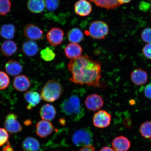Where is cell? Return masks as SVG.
Segmentation results:
<instances>
[{"instance_id":"cell-23","label":"cell","mask_w":151,"mask_h":151,"mask_svg":"<svg viewBox=\"0 0 151 151\" xmlns=\"http://www.w3.org/2000/svg\"><path fill=\"white\" fill-rule=\"evenodd\" d=\"M22 148L26 151H38L40 148L38 141L32 137H28L22 143Z\"/></svg>"},{"instance_id":"cell-40","label":"cell","mask_w":151,"mask_h":151,"mask_svg":"<svg viewBox=\"0 0 151 151\" xmlns=\"http://www.w3.org/2000/svg\"><path fill=\"white\" fill-rule=\"evenodd\" d=\"M24 124L26 126H29L32 124L31 121L29 120H27L24 122Z\"/></svg>"},{"instance_id":"cell-39","label":"cell","mask_w":151,"mask_h":151,"mask_svg":"<svg viewBox=\"0 0 151 151\" xmlns=\"http://www.w3.org/2000/svg\"><path fill=\"white\" fill-rule=\"evenodd\" d=\"M119 3L120 5L124 4L129 3L131 1V0H118Z\"/></svg>"},{"instance_id":"cell-11","label":"cell","mask_w":151,"mask_h":151,"mask_svg":"<svg viewBox=\"0 0 151 151\" xmlns=\"http://www.w3.org/2000/svg\"><path fill=\"white\" fill-rule=\"evenodd\" d=\"M75 11L81 16H88L92 11V7L89 2L86 0H79L75 3Z\"/></svg>"},{"instance_id":"cell-22","label":"cell","mask_w":151,"mask_h":151,"mask_svg":"<svg viewBox=\"0 0 151 151\" xmlns=\"http://www.w3.org/2000/svg\"><path fill=\"white\" fill-rule=\"evenodd\" d=\"M28 8L31 12L35 14L42 12L46 7L45 0H29Z\"/></svg>"},{"instance_id":"cell-1","label":"cell","mask_w":151,"mask_h":151,"mask_svg":"<svg viewBox=\"0 0 151 151\" xmlns=\"http://www.w3.org/2000/svg\"><path fill=\"white\" fill-rule=\"evenodd\" d=\"M101 65V61L94 60L87 55L71 60L68 65V68L72 75L69 80L77 84L94 87L100 86Z\"/></svg>"},{"instance_id":"cell-32","label":"cell","mask_w":151,"mask_h":151,"mask_svg":"<svg viewBox=\"0 0 151 151\" xmlns=\"http://www.w3.org/2000/svg\"><path fill=\"white\" fill-rule=\"evenodd\" d=\"M141 37L144 42L151 43V28H145L141 33Z\"/></svg>"},{"instance_id":"cell-26","label":"cell","mask_w":151,"mask_h":151,"mask_svg":"<svg viewBox=\"0 0 151 151\" xmlns=\"http://www.w3.org/2000/svg\"><path fill=\"white\" fill-rule=\"evenodd\" d=\"M16 31L13 24H4L0 29V34L2 37L7 39H11L14 37Z\"/></svg>"},{"instance_id":"cell-8","label":"cell","mask_w":151,"mask_h":151,"mask_svg":"<svg viewBox=\"0 0 151 151\" xmlns=\"http://www.w3.org/2000/svg\"><path fill=\"white\" fill-rule=\"evenodd\" d=\"M87 108L92 111L99 110L103 106L104 101L101 96L92 94L86 97L85 101Z\"/></svg>"},{"instance_id":"cell-35","label":"cell","mask_w":151,"mask_h":151,"mask_svg":"<svg viewBox=\"0 0 151 151\" xmlns=\"http://www.w3.org/2000/svg\"><path fill=\"white\" fill-rule=\"evenodd\" d=\"M144 93L146 97L151 99V83L147 85L145 88Z\"/></svg>"},{"instance_id":"cell-30","label":"cell","mask_w":151,"mask_h":151,"mask_svg":"<svg viewBox=\"0 0 151 151\" xmlns=\"http://www.w3.org/2000/svg\"><path fill=\"white\" fill-rule=\"evenodd\" d=\"M10 80L8 76L3 71H0V90H4L9 86Z\"/></svg>"},{"instance_id":"cell-33","label":"cell","mask_w":151,"mask_h":151,"mask_svg":"<svg viewBox=\"0 0 151 151\" xmlns=\"http://www.w3.org/2000/svg\"><path fill=\"white\" fill-rule=\"evenodd\" d=\"M9 139V135L6 129L0 128V147L3 146Z\"/></svg>"},{"instance_id":"cell-3","label":"cell","mask_w":151,"mask_h":151,"mask_svg":"<svg viewBox=\"0 0 151 151\" xmlns=\"http://www.w3.org/2000/svg\"><path fill=\"white\" fill-rule=\"evenodd\" d=\"M93 134L89 128H82L73 133L72 140L76 146L83 147L92 145L93 142Z\"/></svg>"},{"instance_id":"cell-25","label":"cell","mask_w":151,"mask_h":151,"mask_svg":"<svg viewBox=\"0 0 151 151\" xmlns=\"http://www.w3.org/2000/svg\"><path fill=\"white\" fill-rule=\"evenodd\" d=\"M68 39L73 43H78L82 40L84 37L83 34L78 28H73L70 30L67 34Z\"/></svg>"},{"instance_id":"cell-6","label":"cell","mask_w":151,"mask_h":151,"mask_svg":"<svg viewBox=\"0 0 151 151\" xmlns=\"http://www.w3.org/2000/svg\"><path fill=\"white\" fill-rule=\"evenodd\" d=\"M6 129L9 133H18L22 131V128L21 124L18 120L17 115L10 113L6 116L4 122Z\"/></svg>"},{"instance_id":"cell-9","label":"cell","mask_w":151,"mask_h":151,"mask_svg":"<svg viewBox=\"0 0 151 151\" xmlns=\"http://www.w3.org/2000/svg\"><path fill=\"white\" fill-rule=\"evenodd\" d=\"M25 37L30 40H38L43 37V31L37 26L33 24L26 26L24 29Z\"/></svg>"},{"instance_id":"cell-18","label":"cell","mask_w":151,"mask_h":151,"mask_svg":"<svg viewBox=\"0 0 151 151\" xmlns=\"http://www.w3.org/2000/svg\"><path fill=\"white\" fill-rule=\"evenodd\" d=\"M6 71L12 76H16L20 74L22 70V67L20 63L14 60H9L6 64Z\"/></svg>"},{"instance_id":"cell-38","label":"cell","mask_w":151,"mask_h":151,"mask_svg":"<svg viewBox=\"0 0 151 151\" xmlns=\"http://www.w3.org/2000/svg\"><path fill=\"white\" fill-rule=\"evenodd\" d=\"M99 151H114V150L111 147L107 146L104 147Z\"/></svg>"},{"instance_id":"cell-27","label":"cell","mask_w":151,"mask_h":151,"mask_svg":"<svg viewBox=\"0 0 151 151\" xmlns=\"http://www.w3.org/2000/svg\"><path fill=\"white\" fill-rule=\"evenodd\" d=\"M140 132L143 137L147 139H151V122H145L141 124Z\"/></svg>"},{"instance_id":"cell-10","label":"cell","mask_w":151,"mask_h":151,"mask_svg":"<svg viewBox=\"0 0 151 151\" xmlns=\"http://www.w3.org/2000/svg\"><path fill=\"white\" fill-rule=\"evenodd\" d=\"M36 127L37 134L41 138L46 137L50 135L54 129L51 122L45 120L38 122Z\"/></svg>"},{"instance_id":"cell-15","label":"cell","mask_w":151,"mask_h":151,"mask_svg":"<svg viewBox=\"0 0 151 151\" xmlns=\"http://www.w3.org/2000/svg\"><path fill=\"white\" fill-rule=\"evenodd\" d=\"M13 85L16 90L21 92H24L30 88L31 83L27 77L22 75L15 77L13 82Z\"/></svg>"},{"instance_id":"cell-14","label":"cell","mask_w":151,"mask_h":151,"mask_svg":"<svg viewBox=\"0 0 151 151\" xmlns=\"http://www.w3.org/2000/svg\"><path fill=\"white\" fill-rule=\"evenodd\" d=\"M65 55L69 59L73 60L80 57L83 52V50L77 43H69L65 49Z\"/></svg>"},{"instance_id":"cell-31","label":"cell","mask_w":151,"mask_h":151,"mask_svg":"<svg viewBox=\"0 0 151 151\" xmlns=\"http://www.w3.org/2000/svg\"><path fill=\"white\" fill-rule=\"evenodd\" d=\"M46 6L48 10L50 11H54L59 7V0H45Z\"/></svg>"},{"instance_id":"cell-17","label":"cell","mask_w":151,"mask_h":151,"mask_svg":"<svg viewBox=\"0 0 151 151\" xmlns=\"http://www.w3.org/2000/svg\"><path fill=\"white\" fill-rule=\"evenodd\" d=\"M40 114L43 120L51 121L55 117L56 111L55 108L52 105L46 104L41 107Z\"/></svg>"},{"instance_id":"cell-16","label":"cell","mask_w":151,"mask_h":151,"mask_svg":"<svg viewBox=\"0 0 151 151\" xmlns=\"http://www.w3.org/2000/svg\"><path fill=\"white\" fill-rule=\"evenodd\" d=\"M24 98L28 104L27 108L31 110L40 103L41 96L38 92L29 91L24 94Z\"/></svg>"},{"instance_id":"cell-5","label":"cell","mask_w":151,"mask_h":151,"mask_svg":"<svg viewBox=\"0 0 151 151\" xmlns=\"http://www.w3.org/2000/svg\"><path fill=\"white\" fill-rule=\"evenodd\" d=\"M111 120V115L104 110H100L96 113L93 118L94 125L99 128L108 127L110 124Z\"/></svg>"},{"instance_id":"cell-41","label":"cell","mask_w":151,"mask_h":151,"mask_svg":"<svg viewBox=\"0 0 151 151\" xmlns=\"http://www.w3.org/2000/svg\"><path fill=\"white\" fill-rule=\"evenodd\" d=\"M149 1L151 2V0H149Z\"/></svg>"},{"instance_id":"cell-28","label":"cell","mask_w":151,"mask_h":151,"mask_svg":"<svg viewBox=\"0 0 151 151\" xmlns=\"http://www.w3.org/2000/svg\"><path fill=\"white\" fill-rule=\"evenodd\" d=\"M40 54L41 58L46 61H51L55 57V54L49 47H47L41 50Z\"/></svg>"},{"instance_id":"cell-34","label":"cell","mask_w":151,"mask_h":151,"mask_svg":"<svg viewBox=\"0 0 151 151\" xmlns=\"http://www.w3.org/2000/svg\"><path fill=\"white\" fill-rule=\"evenodd\" d=\"M143 52L147 58L151 60V43H148L143 47Z\"/></svg>"},{"instance_id":"cell-13","label":"cell","mask_w":151,"mask_h":151,"mask_svg":"<svg viewBox=\"0 0 151 151\" xmlns=\"http://www.w3.org/2000/svg\"><path fill=\"white\" fill-rule=\"evenodd\" d=\"M112 146L114 151H128L131 147V143L127 137L120 136L113 139Z\"/></svg>"},{"instance_id":"cell-4","label":"cell","mask_w":151,"mask_h":151,"mask_svg":"<svg viewBox=\"0 0 151 151\" xmlns=\"http://www.w3.org/2000/svg\"><path fill=\"white\" fill-rule=\"evenodd\" d=\"M109 28L108 25L101 21H96L91 24L89 34L90 36L96 39H104L108 35Z\"/></svg>"},{"instance_id":"cell-19","label":"cell","mask_w":151,"mask_h":151,"mask_svg":"<svg viewBox=\"0 0 151 151\" xmlns=\"http://www.w3.org/2000/svg\"><path fill=\"white\" fill-rule=\"evenodd\" d=\"M61 112L66 116L73 119V120L78 121L76 111L74 107L69 102L68 99H65L62 102L60 106Z\"/></svg>"},{"instance_id":"cell-20","label":"cell","mask_w":151,"mask_h":151,"mask_svg":"<svg viewBox=\"0 0 151 151\" xmlns=\"http://www.w3.org/2000/svg\"><path fill=\"white\" fill-rule=\"evenodd\" d=\"M17 50L16 43L12 40L4 41L1 46V51L4 55L6 57L12 56Z\"/></svg>"},{"instance_id":"cell-7","label":"cell","mask_w":151,"mask_h":151,"mask_svg":"<svg viewBox=\"0 0 151 151\" xmlns=\"http://www.w3.org/2000/svg\"><path fill=\"white\" fill-rule=\"evenodd\" d=\"M64 32L61 28H52L49 31L46 35L47 40L50 44L54 46L61 44L63 41Z\"/></svg>"},{"instance_id":"cell-29","label":"cell","mask_w":151,"mask_h":151,"mask_svg":"<svg viewBox=\"0 0 151 151\" xmlns=\"http://www.w3.org/2000/svg\"><path fill=\"white\" fill-rule=\"evenodd\" d=\"M11 6L9 0H0V15L7 14L10 10Z\"/></svg>"},{"instance_id":"cell-36","label":"cell","mask_w":151,"mask_h":151,"mask_svg":"<svg viewBox=\"0 0 151 151\" xmlns=\"http://www.w3.org/2000/svg\"><path fill=\"white\" fill-rule=\"evenodd\" d=\"M95 148L92 145H88L86 146L82 147L78 151H94Z\"/></svg>"},{"instance_id":"cell-24","label":"cell","mask_w":151,"mask_h":151,"mask_svg":"<svg viewBox=\"0 0 151 151\" xmlns=\"http://www.w3.org/2000/svg\"><path fill=\"white\" fill-rule=\"evenodd\" d=\"M97 6L103 7L107 9L116 8L120 4L118 0H90Z\"/></svg>"},{"instance_id":"cell-37","label":"cell","mask_w":151,"mask_h":151,"mask_svg":"<svg viewBox=\"0 0 151 151\" xmlns=\"http://www.w3.org/2000/svg\"><path fill=\"white\" fill-rule=\"evenodd\" d=\"M3 150V151H14L9 142H7L6 146L4 147Z\"/></svg>"},{"instance_id":"cell-2","label":"cell","mask_w":151,"mask_h":151,"mask_svg":"<svg viewBox=\"0 0 151 151\" xmlns=\"http://www.w3.org/2000/svg\"><path fill=\"white\" fill-rule=\"evenodd\" d=\"M63 90V86L58 81H49L42 88L41 94V99L48 102H53L61 97Z\"/></svg>"},{"instance_id":"cell-12","label":"cell","mask_w":151,"mask_h":151,"mask_svg":"<svg viewBox=\"0 0 151 151\" xmlns=\"http://www.w3.org/2000/svg\"><path fill=\"white\" fill-rule=\"evenodd\" d=\"M131 78L134 84L137 86H141L147 82L148 75L146 71L141 69L137 68L132 71Z\"/></svg>"},{"instance_id":"cell-21","label":"cell","mask_w":151,"mask_h":151,"mask_svg":"<svg viewBox=\"0 0 151 151\" xmlns=\"http://www.w3.org/2000/svg\"><path fill=\"white\" fill-rule=\"evenodd\" d=\"M22 51L27 56H35L38 51V47L37 43L34 41H28L24 43L22 45Z\"/></svg>"}]
</instances>
